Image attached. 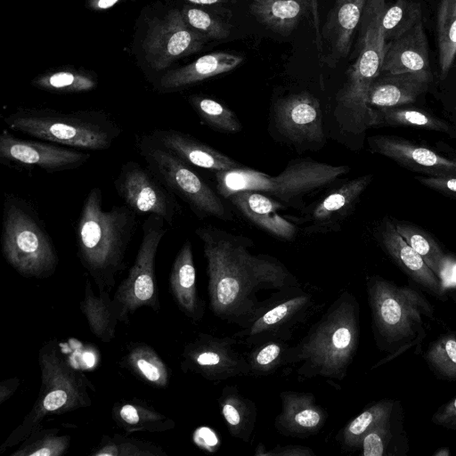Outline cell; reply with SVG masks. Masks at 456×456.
Masks as SVG:
<instances>
[{"label": "cell", "instance_id": "cell-1", "mask_svg": "<svg viewBox=\"0 0 456 456\" xmlns=\"http://www.w3.org/2000/svg\"><path fill=\"white\" fill-rule=\"evenodd\" d=\"M195 233L207 260L209 308L222 321L247 328L270 306L259 299L260 292L300 287L280 260L251 253L248 238L210 225L197 228Z\"/></svg>", "mask_w": 456, "mask_h": 456}, {"label": "cell", "instance_id": "cell-2", "mask_svg": "<svg viewBox=\"0 0 456 456\" xmlns=\"http://www.w3.org/2000/svg\"><path fill=\"white\" fill-rule=\"evenodd\" d=\"M360 340V305L343 291L294 346L287 351L284 366H297L300 379L322 378L329 383L347 375Z\"/></svg>", "mask_w": 456, "mask_h": 456}, {"label": "cell", "instance_id": "cell-3", "mask_svg": "<svg viewBox=\"0 0 456 456\" xmlns=\"http://www.w3.org/2000/svg\"><path fill=\"white\" fill-rule=\"evenodd\" d=\"M138 224L137 214L125 204L103 209L102 189H90L76 224V244L98 290L110 291L126 268V255Z\"/></svg>", "mask_w": 456, "mask_h": 456}, {"label": "cell", "instance_id": "cell-4", "mask_svg": "<svg viewBox=\"0 0 456 456\" xmlns=\"http://www.w3.org/2000/svg\"><path fill=\"white\" fill-rule=\"evenodd\" d=\"M366 290L377 346L380 351L389 353L373 368L414 346L418 354L426 337L422 316H434L430 302L419 289L398 286L379 275L367 279Z\"/></svg>", "mask_w": 456, "mask_h": 456}, {"label": "cell", "instance_id": "cell-5", "mask_svg": "<svg viewBox=\"0 0 456 456\" xmlns=\"http://www.w3.org/2000/svg\"><path fill=\"white\" fill-rule=\"evenodd\" d=\"M41 384L37 397L21 423L0 445V452L18 445L41 428L44 419L61 415L92 404L89 390H94L87 377L61 354L57 339L39 350Z\"/></svg>", "mask_w": 456, "mask_h": 456}, {"label": "cell", "instance_id": "cell-6", "mask_svg": "<svg viewBox=\"0 0 456 456\" xmlns=\"http://www.w3.org/2000/svg\"><path fill=\"white\" fill-rule=\"evenodd\" d=\"M6 126L41 141L69 148L104 151L123 133L122 126L102 110L61 111L20 108L4 118Z\"/></svg>", "mask_w": 456, "mask_h": 456}, {"label": "cell", "instance_id": "cell-7", "mask_svg": "<svg viewBox=\"0 0 456 456\" xmlns=\"http://www.w3.org/2000/svg\"><path fill=\"white\" fill-rule=\"evenodd\" d=\"M349 170L348 166H333L307 158L290 161L276 176L240 166L216 172V181L219 195L226 199L238 191H253L297 208L305 196L331 184Z\"/></svg>", "mask_w": 456, "mask_h": 456}, {"label": "cell", "instance_id": "cell-8", "mask_svg": "<svg viewBox=\"0 0 456 456\" xmlns=\"http://www.w3.org/2000/svg\"><path fill=\"white\" fill-rule=\"evenodd\" d=\"M1 249L5 261L25 278H49L59 265L56 248L37 211L10 193L4 200Z\"/></svg>", "mask_w": 456, "mask_h": 456}, {"label": "cell", "instance_id": "cell-9", "mask_svg": "<svg viewBox=\"0 0 456 456\" xmlns=\"http://www.w3.org/2000/svg\"><path fill=\"white\" fill-rule=\"evenodd\" d=\"M136 145L146 166L188 204L196 216L232 219L218 194L187 163L152 142L146 134L138 138Z\"/></svg>", "mask_w": 456, "mask_h": 456}, {"label": "cell", "instance_id": "cell-10", "mask_svg": "<svg viewBox=\"0 0 456 456\" xmlns=\"http://www.w3.org/2000/svg\"><path fill=\"white\" fill-rule=\"evenodd\" d=\"M166 224L162 217L149 215L142 225V240L134 264L112 297L124 323L127 324L128 315L141 307L147 306L155 312L160 308L155 261L167 232Z\"/></svg>", "mask_w": 456, "mask_h": 456}, {"label": "cell", "instance_id": "cell-11", "mask_svg": "<svg viewBox=\"0 0 456 456\" xmlns=\"http://www.w3.org/2000/svg\"><path fill=\"white\" fill-rule=\"evenodd\" d=\"M359 55L347 73V79L338 94V102L353 116L360 129L373 126V110L368 106L369 90L380 74L385 40L381 28L371 26L360 33Z\"/></svg>", "mask_w": 456, "mask_h": 456}, {"label": "cell", "instance_id": "cell-12", "mask_svg": "<svg viewBox=\"0 0 456 456\" xmlns=\"http://www.w3.org/2000/svg\"><path fill=\"white\" fill-rule=\"evenodd\" d=\"M113 184L124 204L137 215H157L171 226L181 213L176 196L147 166L125 162Z\"/></svg>", "mask_w": 456, "mask_h": 456}, {"label": "cell", "instance_id": "cell-13", "mask_svg": "<svg viewBox=\"0 0 456 456\" xmlns=\"http://www.w3.org/2000/svg\"><path fill=\"white\" fill-rule=\"evenodd\" d=\"M238 342L231 337L199 333L183 347L181 370L215 382L249 376L247 356L237 348Z\"/></svg>", "mask_w": 456, "mask_h": 456}, {"label": "cell", "instance_id": "cell-14", "mask_svg": "<svg viewBox=\"0 0 456 456\" xmlns=\"http://www.w3.org/2000/svg\"><path fill=\"white\" fill-rule=\"evenodd\" d=\"M208 40L186 22L181 11L174 9L163 19L151 20L143 52L149 65L161 71L175 61L200 52Z\"/></svg>", "mask_w": 456, "mask_h": 456}, {"label": "cell", "instance_id": "cell-15", "mask_svg": "<svg viewBox=\"0 0 456 456\" xmlns=\"http://www.w3.org/2000/svg\"><path fill=\"white\" fill-rule=\"evenodd\" d=\"M88 152L45 141L23 140L8 129L0 134V162L9 167L39 168L56 173L78 168L91 159Z\"/></svg>", "mask_w": 456, "mask_h": 456}, {"label": "cell", "instance_id": "cell-16", "mask_svg": "<svg viewBox=\"0 0 456 456\" xmlns=\"http://www.w3.org/2000/svg\"><path fill=\"white\" fill-rule=\"evenodd\" d=\"M313 307V296L300 287L296 288L277 299L235 336L248 347L273 339L289 341L295 328L305 320Z\"/></svg>", "mask_w": 456, "mask_h": 456}, {"label": "cell", "instance_id": "cell-17", "mask_svg": "<svg viewBox=\"0 0 456 456\" xmlns=\"http://www.w3.org/2000/svg\"><path fill=\"white\" fill-rule=\"evenodd\" d=\"M368 142L371 151L411 171L433 176L456 175V159L428 147L393 135L371 136Z\"/></svg>", "mask_w": 456, "mask_h": 456}, {"label": "cell", "instance_id": "cell-18", "mask_svg": "<svg viewBox=\"0 0 456 456\" xmlns=\"http://www.w3.org/2000/svg\"><path fill=\"white\" fill-rule=\"evenodd\" d=\"M274 118L279 130L292 141L318 142L324 138L319 101L306 92L280 99Z\"/></svg>", "mask_w": 456, "mask_h": 456}, {"label": "cell", "instance_id": "cell-19", "mask_svg": "<svg viewBox=\"0 0 456 456\" xmlns=\"http://www.w3.org/2000/svg\"><path fill=\"white\" fill-rule=\"evenodd\" d=\"M383 250L395 264L424 291L438 300L448 298L443 281L397 232L394 222L385 218L379 229Z\"/></svg>", "mask_w": 456, "mask_h": 456}, {"label": "cell", "instance_id": "cell-20", "mask_svg": "<svg viewBox=\"0 0 456 456\" xmlns=\"http://www.w3.org/2000/svg\"><path fill=\"white\" fill-rule=\"evenodd\" d=\"M280 397L281 409L274 419V428L280 434L305 438L324 427L328 412L312 393L285 390Z\"/></svg>", "mask_w": 456, "mask_h": 456}, {"label": "cell", "instance_id": "cell-21", "mask_svg": "<svg viewBox=\"0 0 456 456\" xmlns=\"http://www.w3.org/2000/svg\"><path fill=\"white\" fill-rule=\"evenodd\" d=\"M371 180V175H365L347 181L319 200L298 219L301 223L308 224L306 230L311 232L331 231L352 212Z\"/></svg>", "mask_w": 456, "mask_h": 456}, {"label": "cell", "instance_id": "cell-22", "mask_svg": "<svg viewBox=\"0 0 456 456\" xmlns=\"http://www.w3.org/2000/svg\"><path fill=\"white\" fill-rule=\"evenodd\" d=\"M160 148L183 162L215 172L239 167L241 165L221 151L194 137L175 129H155L146 134Z\"/></svg>", "mask_w": 456, "mask_h": 456}, {"label": "cell", "instance_id": "cell-23", "mask_svg": "<svg viewBox=\"0 0 456 456\" xmlns=\"http://www.w3.org/2000/svg\"><path fill=\"white\" fill-rule=\"evenodd\" d=\"M365 1L336 0L330 10L322 33L323 60L330 67H334L347 56Z\"/></svg>", "mask_w": 456, "mask_h": 456}, {"label": "cell", "instance_id": "cell-24", "mask_svg": "<svg viewBox=\"0 0 456 456\" xmlns=\"http://www.w3.org/2000/svg\"><path fill=\"white\" fill-rule=\"evenodd\" d=\"M381 72L431 74L428 42L422 21L399 37L386 43Z\"/></svg>", "mask_w": 456, "mask_h": 456}, {"label": "cell", "instance_id": "cell-25", "mask_svg": "<svg viewBox=\"0 0 456 456\" xmlns=\"http://www.w3.org/2000/svg\"><path fill=\"white\" fill-rule=\"evenodd\" d=\"M228 200L250 223L277 239L292 240L297 227L279 214L284 205L257 191H241L232 194Z\"/></svg>", "mask_w": 456, "mask_h": 456}, {"label": "cell", "instance_id": "cell-26", "mask_svg": "<svg viewBox=\"0 0 456 456\" xmlns=\"http://www.w3.org/2000/svg\"><path fill=\"white\" fill-rule=\"evenodd\" d=\"M431 78V74L422 72L379 74L369 90L368 106L383 109L413 102L427 91Z\"/></svg>", "mask_w": 456, "mask_h": 456}, {"label": "cell", "instance_id": "cell-27", "mask_svg": "<svg viewBox=\"0 0 456 456\" xmlns=\"http://www.w3.org/2000/svg\"><path fill=\"white\" fill-rule=\"evenodd\" d=\"M169 289L175 304L185 316L200 322L204 316V302L198 294L192 245L186 240L177 252L169 274Z\"/></svg>", "mask_w": 456, "mask_h": 456}, {"label": "cell", "instance_id": "cell-28", "mask_svg": "<svg viewBox=\"0 0 456 456\" xmlns=\"http://www.w3.org/2000/svg\"><path fill=\"white\" fill-rule=\"evenodd\" d=\"M243 57L224 52L203 55L193 62L165 73L159 81L164 91H175L207 78L229 72L239 66Z\"/></svg>", "mask_w": 456, "mask_h": 456}, {"label": "cell", "instance_id": "cell-29", "mask_svg": "<svg viewBox=\"0 0 456 456\" xmlns=\"http://www.w3.org/2000/svg\"><path fill=\"white\" fill-rule=\"evenodd\" d=\"M82 311L91 332L104 343L115 338L118 322L122 317L117 305L110 297V291L99 290L96 295L89 280L85 285L84 298L80 302Z\"/></svg>", "mask_w": 456, "mask_h": 456}, {"label": "cell", "instance_id": "cell-30", "mask_svg": "<svg viewBox=\"0 0 456 456\" xmlns=\"http://www.w3.org/2000/svg\"><path fill=\"white\" fill-rule=\"evenodd\" d=\"M111 417L116 425L127 433H159L175 427L172 419L136 398L114 403Z\"/></svg>", "mask_w": 456, "mask_h": 456}, {"label": "cell", "instance_id": "cell-31", "mask_svg": "<svg viewBox=\"0 0 456 456\" xmlns=\"http://www.w3.org/2000/svg\"><path fill=\"white\" fill-rule=\"evenodd\" d=\"M217 401L229 434L249 443L256 422L255 403L240 394L235 386L224 387Z\"/></svg>", "mask_w": 456, "mask_h": 456}, {"label": "cell", "instance_id": "cell-32", "mask_svg": "<svg viewBox=\"0 0 456 456\" xmlns=\"http://www.w3.org/2000/svg\"><path fill=\"white\" fill-rule=\"evenodd\" d=\"M310 4L311 0H252L250 11L266 28L288 35L298 25Z\"/></svg>", "mask_w": 456, "mask_h": 456}, {"label": "cell", "instance_id": "cell-33", "mask_svg": "<svg viewBox=\"0 0 456 456\" xmlns=\"http://www.w3.org/2000/svg\"><path fill=\"white\" fill-rule=\"evenodd\" d=\"M362 456H387L403 454L408 450L407 438L403 429L402 408L383 420L362 438L361 447Z\"/></svg>", "mask_w": 456, "mask_h": 456}, {"label": "cell", "instance_id": "cell-34", "mask_svg": "<svg viewBox=\"0 0 456 456\" xmlns=\"http://www.w3.org/2000/svg\"><path fill=\"white\" fill-rule=\"evenodd\" d=\"M400 407L399 402L390 398L381 399L366 407L338 433L337 440L342 449L346 452L360 449L363 436Z\"/></svg>", "mask_w": 456, "mask_h": 456}, {"label": "cell", "instance_id": "cell-35", "mask_svg": "<svg viewBox=\"0 0 456 456\" xmlns=\"http://www.w3.org/2000/svg\"><path fill=\"white\" fill-rule=\"evenodd\" d=\"M122 366L151 387L165 388L169 384L170 372L167 364L155 349L146 343H131Z\"/></svg>", "mask_w": 456, "mask_h": 456}, {"label": "cell", "instance_id": "cell-36", "mask_svg": "<svg viewBox=\"0 0 456 456\" xmlns=\"http://www.w3.org/2000/svg\"><path fill=\"white\" fill-rule=\"evenodd\" d=\"M397 232L423 258L439 277L445 272L448 259L436 240L426 231L405 221L394 222Z\"/></svg>", "mask_w": 456, "mask_h": 456}, {"label": "cell", "instance_id": "cell-37", "mask_svg": "<svg viewBox=\"0 0 456 456\" xmlns=\"http://www.w3.org/2000/svg\"><path fill=\"white\" fill-rule=\"evenodd\" d=\"M436 33L440 78L444 79L456 58V0H440Z\"/></svg>", "mask_w": 456, "mask_h": 456}, {"label": "cell", "instance_id": "cell-38", "mask_svg": "<svg viewBox=\"0 0 456 456\" xmlns=\"http://www.w3.org/2000/svg\"><path fill=\"white\" fill-rule=\"evenodd\" d=\"M373 110V126H411L448 133L450 124L433 114L416 108H383Z\"/></svg>", "mask_w": 456, "mask_h": 456}, {"label": "cell", "instance_id": "cell-39", "mask_svg": "<svg viewBox=\"0 0 456 456\" xmlns=\"http://www.w3.org/2000/svg\"><path fill=\"white\" fill-rule=\"evenodd\" d=\"M70 445V436L61 435L59 428H43L32 432L11 456H61Z\"/></svg>", "mask_w": 456, "mask_h": 456}, {"label": "cell", "instance_id": "cell-40", "mask_svg": "<svg viewBox=\"0 0 456 456\" xmlns=\"http://www.w3.org/2000/svg\"><path fill=\"white\" fill-rule=\"evenodd\" d=\"M422 21L420 4L412 0H396L386 9L381 33L385 44L409 31Z\"/></svg>", "mask_w": 456, "mask_h": 456}, {"label": "cell", "instance_id": "cell-41", "mask_svg": "<svg viewBox=\"0 0 456 456\" xmlns=\"http://www.w3.org/2000/svg\"><path fill=\"white\" fill-rule=\"evenodd\" d=\"M92 456H167L162 447L148 441L114 434L103 435Z\"/></svg>", "mask_w": 456, "mask_h": 456}, {"label": "cell", "instance_id": "cell-42", "mask_svg": "<svg viewBox=\"0 0 456 456\" xmlns=\"http://www.w3.org/2000/svg\"><path fill=\"white\" fill-rule=\"evenodd\" d=\"M424 359L433 374L439 379L456 380V334L449 332L433 341Z\"/></svg>", "mask_w": 456, "mask_h": 456}, {"label": "cell", "instance_id": "cell-43", "mask_svg": "<svg viewBox=\"0 0 456 456\" xmlns=\"http://www.w3.org/2000/svg\"><path fill=\"white\" fill-rule=\"evenodd\" d=\"M189 102L200 119L216 131L238 133L242 125L234 112L212 98L191 95Z\"/></svg>", "mask_w": 456, "mask_h": 456}, {"label": "cell", "instance_id": "cell-44", "mask_svg": "<svg viewBox=\"0 0 456 456\" xmlns=\"http://www.w3.org/2000/svg\"><path fill=\"white\" fill-rule=\"evenodd\" d=\"M289 346L288 341L273 339L251 347L246 355L249 366V376H267L284 366Z\"/></svg>", "mask_w": 456, "mask_h": 456}, {"label": "cell", "instance_id": "cell-45", "mask_svg": "<svg viewBox=\"0 0 456 456\" xmlns=\"http://www.w3.org/2000/svg\"><path fill=\"white\" fill-rule=\"evenodd\" d=\"M33 84L40 89L55 93H81L94 89L96 81L90 75L64 70L40 76Z\"/></svg>", "mask_w": 456, "mask_h": 456}, {"label": "cell", "instance_id": "cell-46", "mask_svg": "<svg viewBox=\"0 0 456 456\" xmlns=\"http://www.w3.org/2000/svg\"><path fill=\"white\" fill-rule=\"evenodd\" d=\"M186 22L209 39H224L230 35V27L208 12L186 6L181 11Z\"/></svg>", "mask_w": 456, "mask_h": 456}, {"label": "cell", "instance_id": "cell-47", "mask_svg": "<svg viewBox=\"0 0 456 456\" xmlns=\"http://www.w3.org/2000/svg\"><path fill=\"white\" fill-rule=\"evenodd\" d=\"M415 179L424 186L447 197L456 199V175L433 176L418 175Z\"/></svg>", "mask_w": 456, "mask_h": 456}, {"label": "cell", "instance_id": "cell-48", "mask_svg": "<svg viewBox=\"0 0 456 456\" xmlns=\"http://www.w3.org/2000/svg\"><path fill=\"white\" fill-rule=\"evenodd\" d=\"M432 423L456 431V396L442 404L432 415Z\"/></svg>", "mask_w": 456, "mask_h": 456}, {"label": "cell", "instance_id": "cell-49", "mask_svg": "<svg viewBox=\"0 0 456 456\" xmlns=\"http://www.w3.org/2000/svg\"><path fill=\"white\" fill-rule=\"evenodd\" d=\"M193 440L198 446L208 452L216 451L219 445L218 436L208 427H200L195 430Z\"/></svg>", "mask_w": 456, "mask_h": 456}, {"label": "cell", "instance_id": "cell-50", "mask_svg": "<svg viewBox=\"0 0 456 456\" xmlns=\"http://www.w3.org/2000/svg\"><path fill=\"white\" fill-rule=\"evenodd\" d=\"M265 456H315L313 450L301 445H277L265 451Z\"/></svg>", "mask_w": 456, "mask_h": 456}, {"label": "cell", "instance_id": "cell-51", "mask_svg": "<svg viewBox=\"0 0 456 456\" xmlns=\"http://www.w3.org/2000/svg\"><path fill=\"white\" fill-rule=\"evenodd\" d=\"M20 379L16 377L4 379L0 382V404L9 400L20 386Z\"/></svg>", "mask_w": 456, "mask_h": 456}, {"label": "cell", "instance_id": "cell-52", "mask_svg": "<svg viewBox=\"0 0 456 456\" xmlns=\"http://www.w3.org/2000/svg\"><path fill=\"white\" fill-rule=\"evenodd\" d=\"M118 0H94V5L99 9H106L114 5Z\"/></svg>", "mask_w": 456, "mask_h": 456}, {"label": "cell", "instance_id": "cell-53", "mask_svg": "<svg viewBox=\"0 0 456 456\" xmlns=\"http://www.w3.org/2000/svg\"><path fill=\"white\" fill-rule=\"evenodd\" d=\"M190 3L195 4H221L224 3L227 0H187Z\"/></svg>", "mask_w": 456, "mask_h": 456}, {"label": "cell", "instance_id": "cell-54", "mask_svg": "<svg viewBox=\"0 0 456 456\" xmlns=\"http://www.w3.org/2000/svg\"><path fill=\"white\" fill-rule=\"evenodd\" d=\"M265 447L262 443H259L257 446L256 447V451L254 452L255 456H265Z\"/></svg>", "mask_w": 456, "mask_h": 456}, {"label": "cell", "instance_id": "cell-55", "mask_svg": "<svg viewBox=\"0 0 456 456\" xmlns=\"http://www.w3.org/2000/svg\"><path fill=\"white\" fill-rule=\"evenodd\" d=\"M450 454L451 452L448 448H440L436 452L434 453L435 456H446Z\"/></svg>", "mask_w": 456, "mask_h": 456}, {"label": "cell", "instance_id": "cell-56", "mask_svg": "<svg viewBox=\"0 0 456 456\" xmlns=\"http://www.w3.org/2000/svg\"><path fill=\"white\" fill-rule=\"evenodd\" d=\"M455 110H456V108H455Z\"/></svg>", "mask_w": 456, "mask_h": 456}]
</instances>
